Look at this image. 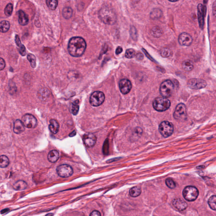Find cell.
<instances>
[{"label": "cell", "instance_id": "f35d334b", "mask_svg": "<svg viewBox=\"0 0 216 216\" xmlns=\"http://www.w3.org/2000/svg\"><path fill=\"white\" fill-rule=\"evenodd\" d=\"M130 32H131V35L132 38H133V39L136 38V37H137V32H136V29L134 27L132 26L131 27Z\"/></svg>", "mask_w": 216, "mask_h": 216}, {"label": "cell", "instance_id": "9a60e30c", "mask_svg": "<svg viewBox=\"0 0 216 216\" xmlns=\"http://www.w3.org/2000/svg\"><path fill=\"white\" fill-rule=\"evenodd\" d=\"M173 206L178 211H184L188 207V204L184 200L180 199H174L173 201Z\"/></svg>", "mask_w": 216, "mask_h": 216}, {"label": "cell", "instance_id": "3957f363", "mask_svg": "<svg viewBox=\"0 0 216 216\" xmlns=\"http://www.w3.org/2000/svg\"><path fill=\"white\" fill-rule=\"evenodd\" d=\"M154 108L158 112H163L168 110L171 106V102L166 98L158 97L153 101Z\"/></svg>", "mask_w": 216, "mask_h": 216}, {"label": "cell", "instance_id": "ac0fdd59", "mask_svg": "<svg viewBox=\"0 0 216 216\" xmlns=\"http://www.w3.org/2000/svg\"><path fill=\"white\" fill-rule=\"evenodd\" d=\"M204 7L202 4H199L198 6V19L199 26L201 28L204 25Z\"/></svg>", "mask_w": 216, "mask_h": 216}, {"label": "cell", "instance_id": "f6af8a7d", "mask_svg": "<svg viewBox=\"0 0 216 216\" xmlns=\"http://www.w3.org/2000/svg\"><path fill=\"white\" fill-rule=\"evenodd\" d=\"M136 58L138 60H143V58H144V56L142 53H139L136 55Z\"/></svg>", "mask_w": 216, "mask_h": 216}, {"label": "cell", "instance_id": "4dcf8cb0", "mask_svg": "<svg viewBox=\"0 0 216 216\" xmlns=\"http://www.w3.org/2000/svg\"><path fill=\"white\" fill-rule=\"evenodd\" d=\"M208 205L211 209L213 210H216V196L213 195L211 196L208 202Z\"/></svg>", "mask_w": 216, "mask_h": 216}, {"label": "cell", "instance_id": "8d00e7d4", "mask_svg": "<svg viewBox=\"0 0 216 216\" xmlns=\"http://www.w3.org/2000/svg\"><path fill=\"white\" fill-rule=\"evenodd\" d=\"M160 54L163 57L167 58V57L170 56L171 55V51L168 49H163L161 51Z\"/></svg>", "mask_w": 216, "mask_h": 216}, {"label": "cell", "instance_id": "60d3db41", "mask_svg": "<svg viewBox=\"0 0 216 216\" xmlns=\"http://www.w3.org/2000/svg\"><path fill=\"white\" fill-rule=\"evenodd\" d=\"M15 41L16 44L17 45V46L18 47H19L22 44L21 43V41H20V39H19L18 35H16Z\"/></svg>", "mask_w": 216, "mask_h": 216}, {"label": "cell", "instance_id": "d6986e66", "mask_svg": "<svg viewBox=\"0 0 216 216\" xmlns=\"http://www.w3.org/2000/svg\"><path fill=\"white\" fill-rule=\"evenodd\" d=\"M59 158V153L56 150H52L49 151L47 156L48 160L52 163L56 162Z\"/></svg>", "mask_w": 216, "mask_h": 216}, {"label": "cell", "instance_id": "ee69618b", "mask_svg": "<svg viewBox=\"0 0 216 216\" xmlns=\"http://www.w3.org/2000/svg\"><path fill=\"white\" fill-rule=\"evenodd\" d=\"M90 216H101V213L98 211H94L90 214Z\"/></svg>", "mask_w": 216, "mask_h": 216}, {"label": "cell", "instance_id": "7402d4cb", "mask_svg": "<svg viewBox=\"0 0 216 216\" xmlns=\"http://www.w3.org/2000/svg\"><path fill=\"white\" fill-rule=\"evenodd\" d=\"M50 92L47 89L43 88L40 90L38 92V96L39 99L42 101H45L47 99L48 97L49 96Z\"/></svg>", "mask_w": 216, "mask_h": 216}, {"label": "cell", "instance_id": "8fae6325", "mask_svg": "<svg viewBox=\"0 0 216 216\" xmlns=\"http://www.w3.org/2000/svg\"><path fill=\"white\" fill-rule=\"evenodd\" d=\"M188 85L192 89L199 90L205 88L207 85V83L203 79L194 78L189 80Z\"/></svg>", "mask_w": 216, "mask_h": 216}, {"label": "cell", "instance_id": "d4e9b609", "mask_svg": "<svg viewBox=\"0 0 216 216\" xmlns=\"http://www.w3.org/2000/svg\"><path fill=\"white\" fill-rule=\"evenodd\" d=\"M183 69L186 71L189 72L192 70L194 68L193 63L190 60H185L182 63Z\"/></svg>", "mask_w": 216, "mask_h": 216}, {"label": "cell", "instance_id": "ab89813d", "mask_svg": "<svg viewBox=\"0 0 216 216\" xmlns=\"http://www.w3.org/2000/svg\"><path fill=\"white\" fill-rule=\"evenodd\" d=\"M0 63H1L0 69L1 71V70H3L4 69L5 67L6 63L4 60L2 58H1V60H0Z\"/></svg>", "mask_w": 216, "mask_h": 216}, {"label": "cell", "instance_id": "836d02e7", "mask_svg": "<svg viewBox=\"0 0 216 216\" xmlns=\"http://www.w3.org/2000/svg\"><path fill=\"white\" fill-rule=\"evenodd\" d=\"M27 58H28V60L30 63L32 67L33 68H35L36 67V58H35V56L34 55H33V54L29 53L27 56Z\"/></svg>", "mask_w": 216, "mask_h": 216}, {"label": "cell", "instance_id": "30bf717a", "mask_svg": "<svg viewBox=\"0 0 216 216\" xmlns=\"http://www.w3.org/2000/svg\"><path fill=\"white\" fill-rule=\"evenodd\" d=\"M22 121L25 127L28 128H34L37 125V121L35 117L31 114H27L22 117Z\"/></svg>", "mask_w": 216, "mask_h": 216}, {"label": "cell", "instance_id": "ba28073f", "mask_svg": "<svg viewBox=\"0 0 216 216\" xmlns=\"http://www.w3.org/2000/svg\"><path fill=\"white\" fill-rule=\"evenodd\" d=\"M57 174L62 178L69 177L73 174V169L72 166L67 164L60 165L57 168Z\"/></svg>", "mask_w": 216, "mask_h": 216}, {"label": "cell", "instance_id": "9c48e42d", "mask_svg": "<svg viewBox=\"0 0 216 216\" xmlns=\"http://www.w3.org/2000/svg\"><path fill=\"white\" fill-rule=\"evenodd\" d=\"M187 108L184 103L178 104L175 108L174 113V117L177 120H183L187 117Z\"/></svg>", "mask_w": 216, "mask_h": 216}, {"label": "cell", "instance_id": "c3c4849f", "mask_svg": "<svg viewBox=\"0 0 216 216\" xmlns=\"http://www.w3.org/2000/svg\"><path fill=\"white\" fill-rule=\"evenodd\" d=\"M8 211H9V209H3V210H1V214H3V213H5V212H8Z\"/></svg>", "mask_w": 216, "mask_h": 216}, {"label": "cell", "instance_id": "44dd1931", "mask_svg": "<svg viewBox=\"0 0 216 216\" xmlns=\"http://www.w3.org/2000/svg\"><path fill=\"white\" fill-rule=\"evenodd\" d=\"M27 187V184L23 180H19L14 184L13 188L16 190H23Z\"/></svg>", "mask_w": 216, "mask_h": 216}, {"label": "cell", "instance_id": "603a6c76", "mask_svg": "<svg viewBox=\"0 0 216 216\" xmlns=\"http://www.w3.org/2000/svg\"><path fill=\"white\" fill-rule=\"evenodd\" d=\"M73 12V9L71 7H65L63 10L62 15L65 19H69L72 16Z\"/></svg>", "mask_w": 216, "mask_h": 216}, {"label": "cell", "instance_id": "f1b7e54d", "mask_svg": "<svg viewBox=\"0 0 216 216\" xmlns=\"http://www.w3.org/2000/svg\"><path fill=\"white\" fill-rule=\"evenodd\" d=\"M141 188L139 187H134L130 190L129 193L131 197H136L141 194Z\"/></svg>", "mask_w": 216, "mask_h": 216}, {"label": "cell", "instance_id": "ffe728a7", "mask_svg": "<svg viewBox=\"0 0 216 216\" xmlns=\"http://www.w3.org/2000/svg\"><path fill=\"white\" fill-rule=\"evenodd\" d=\"M49 128L50 131L53 134H56L59 130V124L58 122L55 119H51L50 120Z\"/></svg>", "mask_w": 216, "mask_h": 216}, {"label": "cell", "instance_id": "7bdbcfd3", "mask_svg": "<svg viewBox=\"0 0 216 216\" xmlns=\"http://www.w3.org/2000/svg\"><path fill=\"white\" fill-rule=\"evenodd\" d=\"M212 12L214 16L216 17V1L214 2L212 5Z\"/></svg>", "mask_w": 216, "mask_h": 216}, {"label": "cell", "instance_id": "52a82bcc", "mask_svg": "<svg viewBox=\"0 0 216 216\" xmlns=\"http://www.w3.org/2000/svg\"><path fill=\"white\" fill-rule=\"evenodd\" d=\"M105 98V97L103 92L99 91H95L90 96V102L92 106H99L103 103Z\"/></svg>", "mask_w": 216, "mask_h": 216}, {"label": "cell", "instance_id": "bcb514c9", "mask_svg": "<svg viewBox=\"0 0 216 216\" xmlns=\"http://www.w3.org/2000/svg\"><path fill=\"white\" fill-rule=\"evenodd\" d=\"M122 52V48L120 47H118L117 48L116 50V54L117 55H119Z\"/></svg>", "mask_w": 216, "mask_h": 216}, {"label": "cell", "instance_id": "e575fe53", "mask_svg": "<svg viewBox=\"0 0 216 216\" xmlns=\"http://www.w3.org/2000/svg\"><path fill=\"white\" fill-rule=\"evenodd\" d=\"M135 51L132 49H127L125 52V56L128 58H132L135 56Z\"/></svg>", "mask_w": 216, "mask_h": 216}, {"label": "cell", "instance_id": "5b68a950", "mask_svg": "<svg viewBox=\"0 0 216 216\" xmlns=\"http://www.w3.org/2000/svg\"><path fill=\"white\" fill-rule=\"evenodd\" d=\"M184 198L188 201H195L199 196V190L194 186H187L183 191Z\"/></svg>", "mask_w": 216, "mask_h": 216}, {"label": "cell", "instance_id": "74e56055", "mask_svg": "<svg viewBox=\"0 0 216 216\" xmlns=\"http://www.w3.org/2000/svg\"><path fill=\"white\" fill-rule=\"evenodd\" d=\"M19 52L21 56H26V47L23 44L21 45L19 47Z\"/></svg>", "mask_w": 216, "mask_h": 216}, {"label": "cell", "instance_id": "484cf974", "mask_svg": "<svg viewBox=\"0 0 216 216\" xmlns=\"http://www.w3.org/2000/svg\"><path fill=\"white\" fill-rule=\"evenodd\" d=\"M10 27V23L8 21L3 20L0 23V31L3 33L7 32L9 30Z\"/></svg>", "mask_w": 216, "mask_h": 216}, {"label": "cell", "instance_id": "5bb4252c", "mask_svg": "<svg viewBox=\"0 0 216 216\" xmlns=\"http://www.w3.org/2000/svg\"><path fill=\"white\" fill-rule=\"evenodd\" d=\"M119 89L122 94H127L131 91L132 84L131 81L128 79H122L119 83Z\"/></svg>", "mask_w": 216, "mask_h": 216}, {"label": "cell", "instance_id": "277c9868", "mask_svg": "<svg viewBox=\"0 0 216 216\" xmlns=\"http://www.w3.org/2000/svg\"><path fill=\"white\" fill-rule=\"evenodd\" d=\"M174 85L170 80H167L163 82L160 87V92L161 95L164 98H169L173 94Z\"/></svg>", "mask_w": 216, "mask_h": 216}, {"label": "cell", "instance_id": "f546056e", "mask_svg": "<svg viewBox=\"0 0 216 216\" xmlns=\"http://www.w3.org/2000/svg\"><path fill=\"white\" fill-rule=\"evenodd\" d=\"M48 7L51 10H55L58 5V0H46Z\"/></svg>", "mask_w": 216, "mask_h": 216}, {"label": "cell", "instance_id": "4316f807", "mask_svg": "<svg viewBox=\"0 0 216 216\" xmlns=\"http://www.w3.org/2000/svg\"><path fill=\"white\" fill-rule=\"evenodd\" d=\"M9 160L8 157L4 155L0 157V167L1 168H5L9 165Z\"/></svg>", "mask_w": 216, "mask_h": 216}, {"label": "cell", "instance_id": "7a4b0ae2", "mask_svg": "<svg viewBox=\"0 0 216 216\" xmlns=\"http://www.w3.org/2000/svg\"><path fill=\"white\" fill-rule=\"evenodd\" d=\"M99 17L101 20L108 25H113L117 21V16L112 9L108 7H103L100 10Z\"/></svg>", "mask_w": 216, "mask_h": 216}, {"label": "cell", "instance_id": "d590c367", "mask_svg": "<svg viewBox=\"0 0 216 216\" xmlns=\"http://www.w3.org/2000/svg\"><path fill=\"white\" fill-rule=\"evenodd\" d=\"M165 184H166V185L168 186L170 188L174 189L175 188L176 184L172 178H170L166 179Z\"/></svg>", "mask_w": 216, "mask_h": 216}, {"label": "cell", "instance_id": "b9f144b4", "mask_svg": "<svg viewBox=\"0 0 216 216\" xmlns=\"http://www.w3.org/2000/svg\"><path fill=\"white\" fill-rule=\"evenodd\" d=\"M108 146V142H105L104 144L103 145V152L104 153V154H107V150H106V149L107 148V149H108V148H107V147Z\"/></svg>", "mask_w": 216, "mask_h": 216}, {"label": "cell", "instance_id": "83f0119b", "mask_svg": "<svg viewBox=\"0 0 216 216\" xmlns=\"http://www.w3.org/2000/svg\"><path fill=\"white\" fill-rule=\"evenodd\" d=\"M79 103L78 100L75 101L74 103H72L71 106V112L74 115H76L79 111V106L78 104Z\"/></svg>", "mask_w": 216, "mask_h": 216}, {"label": "cell", "instance_id": "681fc988", "mask_svg": "<svg viewBox=\"0 0 216 216\" xmlns=\"http://www.w3.org/2000/svg\"><path fill=\"white\" fill-rule=\"evenodd\" d=\"M169 1L171 2H176L178 0H169Z\"/></svg>", "mask_w": 216, "mask_h": 216}, {"label": "cell", "instance_id": "6da1fadb", "mask_svg": "<svg viewBox=\"0 0 216 216\" xmlns=\"http://www.w3.org/2000/svg\"><path fill=\"white\" fill-rule=\"evenodd\" d=\"M86 47V42L83 38L74 37L69 40L68 50L69 54L72 56L79 57L84 54Z\"/></svg>", "mask_w": 216, "mask_h": 216}, {"label": "cell", "instance_id": "f907efd6", "mask_svg": "<svg viewBox=\"0 0 216 216\" xmlns=\"http://www.w3.org/2000/svg\"><path fill=\"white\" fill-rule=\"evenodd\" d=\"M53 214H48V215H46L48 216V215H53Z\"/></svg>", "mask_w": 216, "mask_h": 216}, {"label": "cell", "instance_id": "7c38bea8", "mask_svg": "<svg viewBox=\"0 0 216 216\" xmlns=\"http://www.w3.org/2000/svg\"><path fill=\"white\" fill-rule=\"evenodd\" d=\"M83 140L87 147H92L96 144L97 138L93 133H87L83 135Z\"/></svg>", "mask_w": 216, "mask_h": 216}, {"label": "cell", "instance_id": "e0dca14e", "mask_svg": "<svg viewBox=\"0 0 216 216\" xmlns=\"http://www.w3.org/2000/svg\"><path fill=\"white\" fill-rule=\"evenodd\" d=\"M25 130V126L22 120L17 119L14 123L13 131L16 134H19L22 133Z\"/></svg>", "mask_w": 216, "mask_h": 216}, {"label": "cell", "instance_id": "2e32d148", "mask_svg": "<svg viewBox=\"0 0 216 216\" xmlns=\"http://www.w3.org/2000/svg\"><path fill=\"white\" fill-rule=\"evenodd\" d=\"M17 15L18 17V22L20 25L25 26L28 24L29 22L28 17L25 12L22 10H19L17 12Z\"/></svg>", "mask_w": 216, "mask_h": 216}, {"label": "cell", "instance_id": "7dc6e473", "mask_svg": "<svg viewBox=\"0 0 216 216\" xmlns=\"http://www.w3.org/2000/svg\"><path fill=\"white\" fill-rule=\"evenodd\" d=\"M76 135V132L75 131H74L69 134V136H70V137H72Z\"/></svg>", "mask_w": 216, "mask_h": 216}, {"label": "cell", "instance_id": "4fadbf2b", "mask_svg": "<svg viewBox=\"0 0 216 216\" xmlns=\"http://www.w3.org/2000/svg\"><path fill=\"white\" fill-rule=\"evenodd\" d=\"M178 43L181 45L189 46L192 42V38L187 33H182L178 36Z\"/></svg>", "mask_w": 216, "mask_h": 216}, {"label": "cell", "instance_id": "8992f818", "mask_svg": "<svg viewBox=\"0 0 216 216\" xmlns=\"http://www.w3.org/2000/svg\"><path fill=\"white\" fill-rule=\"evenodd\" d=\"M174 129L172 123L167 121L162 122L159 127V131L160 133L165 138H167L171 136L173 133Z\"/></svg>", "mask_w": 216, "mask_h": 216}, {"label": "cell", "instance_id": "1f68e13d", "mask_svg": "<svg viewBox=\"0 0 216 216\" xmlns=\"http://www.w3.org/2000/svg\"><path fill=\"white\" fill-rule=\"evenodd\" d=\"M151 33L154 37H159L162 34V30L159 27H155L151 30Z\"/></svg>", "mask_w": 216, "mask_h": 216}, {"label": "cell", "instance_id": "d6a6232c", "mask_svg": "<svg viewBox=\"0 0 216 216\" xmlns=\"http://www.w3.org/2000/svg\"><path fill=\"white\" fill-rule=\"evenodd\" d=\"M13 5L9 3L6 5L4 9L5 15L7 17H10L13 13Z\"/></svg>", "mask_w": 216, "mask_h": 216}, {"label": "cell", "instance_id": "cb8c5ba5", "mask_svg": "<svg viewBox=\"0 0 216 216\" xmlns=\"http://www.w3.org/2000/svg\"><path fill=\"white\" fill-rule=\"evenodd\" d=\"M162 12L159 9H153L150 14V17L152 19H157L160 18L162 16Z\"/></svg>", "mask_w": 216, "mask_h": 216}]
</instances>
